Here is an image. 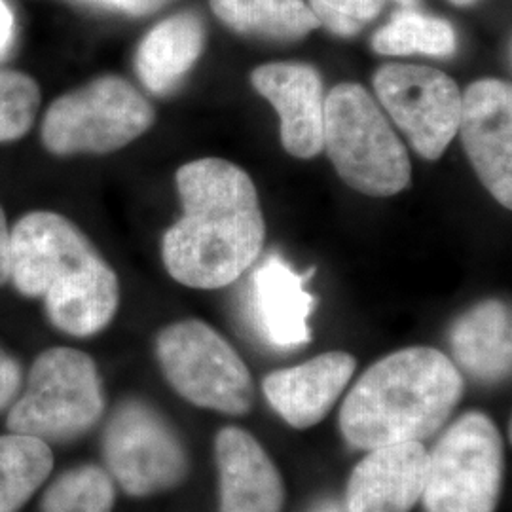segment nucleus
<instances>
[{"label":"nucleus","instance_id":"obj_29","mask_svg":"<svg viewBox=\"0 0 512 512\" xmlns=\"http://www.w3.org/2000/svg\"><path fill=\"white\" fill-rule=\"evenodd\" d=\"M311 512H348L346 507H342L340 503L336 501H325V503H319L315 509Z\"/></svg>","mask_w":512,"mask_h":512},{"label":"nucleus","instance_id":"obj_22","mask_svg":"<svg viewBox=\"0 0 512 512\" xmlns=\"http://www.w3.org/2000/svg\"><path fill=\"white\" fill-rule=\"evenodd\" d=\"M114 486L99 467H80L57 478L42 501V512H110Z\"/></svg>","mask_w":512,"mask_h":512},{"label":"nucleus","instance_id":"obj_4","mask_svg":"<svg viewBox=\"0 0 512 512\" xmlns=\"http://www.w3.org/2000/svg\"><path fill=\"white\" fill-rule=\"evenodd\" d=\"M323 148L340 179L366 196H395L412 179L401 139L359 84H338L325 97Z\"/></svg>","mask_w":512,"mask_h":512},{"label":"nucleus","instance_id":"obj_21","mask_svg":"<svg viewBox=\"0 0 512 512\" xmlns=\"http://www.w3.org/2000/svg\"><path fill=\"white\" fill-rule=\"evenodd\" d=\"M372 48L382 55L448 57L458 50V38L448 21L403 8L374 35Z\"/></svg>","mask_w":512,"mask_h":512},{"label":"nucleus","instance_id":"obj_1","mask_svg":"<svg viewBox=\"0 0 512 512\" xmlns=\"http://www.w3.org/2000/svg\"><path fill=\"white\" fill-rule=\"evenodd\" d=\"M183 215L162 243L165 270L192 289H220L262 253L266 222L255 184L239 165L203 158L177 171Z\"/></svg>","mask_w":512,"mask_h":512},{"label":"nucleus","instance_id":"obj_16","mask_svg":"<svg viewBox=\"0 0 512 512\" xmlns=\"http://www.w3.org/2000/svg\"><path fill=\"white\" fill-rule=\"evenodd\" d=\"M215 458L220 512H281L285 503L283 480L251 433L224 427L215 439Z\"/></svg>","mask_w":512,"mask_h":512},{"label":"nucleus","instance_id":"obj_14","mask_svg":"<svg viewBox=\"0 0 512 512\" xmlns=\"http://www.w3.org/2000/svg\"><path fill=\"white\" fill-rule=\"evenodd\" d=\"M313 270L296 274L279 255L268 256L251 279V319L260 338L275 349H296L311 338L310 317L315 308L306 281Z\"/></svg>","mask_w":512,"mask_h":512},{"label":"nucleus","instance_id":"obj_11","mask_svg":"<svg viewBox=\"0 0 512 512\" xmlns=\"http://www.w3.org/2000/svg\"><path fill=\"white\" fill-rule=\"evenodd\" d=\"M458 133L478 179L497 202L511 209V86L494 78L471 84L461 95Z\"/></svg>","mask_w":512,"mask_h":512},{"label":"nucleus","instance_id":"obj_25","mask_svg":"<svg viewBox=\"0 0 512 512\" xmlns=\"http://www.w3.org/2000/svg\"><path fill=\"white\" fill-rule=\"evenodd\" d=\"M19 387V368L14 359H10L0 349V408L12 401Z\"/></svg>","mask_w":512,"mask_h":512},{"label":"nucleus","instance_id":"obj_26","mask_svg":"<svg viewBox=\"0 0 512 512\" xmlns=\"http://www.w3.org/2000/svg\"><path fill=\"white\" fill-rule=\"evenodd\" d=\"M12 230L8 228L6 215L0 207V285L10 279V260H12Z\"/></svg>","mask_w":512,"mask_h":512},{"label":"nucleus","instance_id":"obj_13","mask_svg":"<svg viewBox=\"0 0 512 512\" xmlns=\"http://www.w3.org/2000/svg\"><path fill=\"white\" fill-rule=\"evenodd\" d=\"M429 452L423 442H397L368 450L349 476L348 512H410L421 501Z\"/></svg>","mask_w":512,"mask_h":512},{"label":"nucleus","instance_id":"obj_5","mask_svg":"<svg viewBox=\"0 0 512 512\" xmlns=\"http://www.w3.org/2000/svg\"><path fill=\"white\" fill-rule=\"evenodd\" d=\"M503 484V439L482 412L452 423L429 452L425 512H495Z\"/></svg>","mask_w":512,"mask_h":512},{"label":"nucleus","instance_id":"obj_7","mask_svg":"<svg viewBox=\"0 0 512 512\" xmlns=\"http://www.w3.org/2000/svg\"><path fill=\"white\" fill-rule=\"evenodd\" d=\"M158 361L175 391L200 408L243 416L255 403V385L247 365L219 332L198 319L162 330Z\"/></svg>","mask_w":512,"mask_h":512},{"label":"nucleus","instance_id":"obj_30","mask_svg":"<svg viewBox=\"0 0 512 512\" xmlns=\"http://www.w3.org/2000/svg\"><path fill=\"white\" fill-rule=\"evenodd\" d=\"M397 2H399L403 8H414L418 0H397Z\"/></svg>","mask_w":512,"mask_h":512},{"label":"nucleus","instance_id":"obj_9","mask_svg":"<svg viewBox=\"0 0 512 512\" xmlns=\"http://www.w3.org/2000/svg\"><path fill=\"white\" fill-rule=\"evenodd\" d=\"M105 461L129 495L158 494L183 482L188 461L171 425L148 404H122L105 431Z\"/></svg>","mask_w":512,"mask_h":512},{"label":"nucleus","instance_id":"obj_17","mask_svg":"<svg viewBox=\"0 0 512 512\" xmlns=\"http://www.w3.org/2000/svg\"><path fill=\"white\" fill-rule=\"evenodd\" d=\"M458 365L473 378L494 384L511 374V310L499 300L463 313L450 332Z\"/></svg>","mask_w":512,"mask_h":512},{"label":"nucleus","instance_id":"obj_24","mask_svg":"<svg viewBox=\"0 0 512 512\" xmlns=\"http://www.w3.org/2000/svg\"><path fill=\"white\" fill-rule=\"evenodd\" d=\"M385 0H310L313 16L319 25H325L332 33L351 37L357 35L368 21L376 18Z\"/></svg>","mask_w":512,"mask_h":512},{"label":"nucleus","instance_id":"obj_27","mask_svg":"<svg viewBox=\"0 0 512 512\" xmlns=\"http://www.w3.org/2000/svg\"><path fill=\"white\" fill-rule=\"evenodd\" d=\"M167 0H105L107 6L128 12L131 16H145L162 8Z\"/></svg>","mask_w":512,"mask_h":512},{"label":"nucleus","instance_id":"obj_28","mask_svg":"<svg viewBox=\"0 0 512 512\" xmlns=\"http://www.w3.org/2000/svg\"><path fill=\"white\" fill-rule=\"evenodd\" d=\"M14 14L10 6L0 0V57L8 54L12 42H14Z\"/></svg>","mask_w":512,"mask_h":512},{"label":"nucleus","instance_id":"obj_2","mask_svg":"<svg viewBox=\"0 0 512 512\" xmlns=\"http://www.w3.org/2000/svg\"><path fill=\"white\" fill-rule=\"evenodd\" d=\"M10 234V279L19 293L44 300L57 329L82 338L109 325L120 302L118 277L71 220L35 211Z\"/></svg>","mask_w":512,"mask_h":512},{"label":"nucleus","instance_id":"obj_31","mask_svg":"<svg viewBox=\"0 0 512 512\" xmlns=\"http://www.w3.org/2000/svg\"><path fill=\"white\" fill-rule=\"evenodd\" d=\"M450 2H454V4H458V6H467V4H473L476 0H450Z\"/></svg>","mask_w":512,"mask_h":512},{"label":"nucleus","instance_id":"obj_19","mask_svg":"<svg viewBox=\"0 0 512 512\" xmlns=\"http://www.w3.org/2000/svg\"><path fill=\"white\" fill-rule=\"evenodd\" d=\"M211 8L241 35L294 40L319 27L304 0H211Z\"/></svg>","mask_w":512,"mask_h":512},{"label":"nucleus","instance_id":"obj_15","mask_svg":"<svg viewBox=\"0 0 512 512\" xmlns=\"http://www.w3.org/2000/svg\"><path fill=\"white\" fill-rule=\"evenodd\" d=\"M355 372V359L330 351L304 365L275 370L264 380V395L294 429L317 425L336 404Z\"/></svg>","mask_w":512,"mask_h":512},{"label":"nucleus","instance_id":"obj_12","mask_svg":"<svg viewBox=\"0 0 512 512\" xmlns=\"http://www.w3.org/2000/svg\"><path fill=\"white\" fill-rule=\"evenodd\" d=\"M256 92L266 97L281 120V143L300 160L323 150L325 95L319 73L306 63H268L251 74Z\"/></svg>","mask_w":512,"mask_h":512},{"label":"nucleus","instance_id":"obj_20","mask_svg":"<svg viewBox=\"0 0 512 512\" xmlns=\"http://www.w3.org/2000/svg\"><path fill=\"white\" fill-rule=\"evenodd\" d=\"M54 458L35 437H0V512H16L50 475Z\"/></svg>","mask_w":512,"mask_h":512},{"label":"nucleus","instance_id":"obj_18","mask_svg":"<svg viewBox=\"0 0 512 512\" xmlns=\"http://www.w3.org/2000/svg\"><path fill=\"white\" fill-rule=\"evenodd\" d=\"M205 27L196 14L184 12L156 25L139 46L137 74L150 92H171L202 55Z\"/></svg>","mask_w":512,"mask_h":512},{"label":"nucleus","instance_id":"obj_8","mask_svg":"<svg viewBox=\"0 0 512 512\" xmlns=\"http://www.w3.org/2000/svg\"><path fill=\"white\" fill-rule=\"evenodd\" d=\"M103 406L92 357L78 349H48L33 366L27 391L10 410L8 427L35 439H67L90 429Z\"/></svg>","mask_w":512,"mask_h":512},{"label":"nucleus","instance_id":"obj_3","mask_svg":"<svg viewBox=\"0 0 512 512\" xmlns=\"http://www.w3.org/2000/svg\"><path fill=\"white\" fill-rule=\"evenodd\" d=\"M463 395V376L435 348L395 351L355 382L340 410V431L353 448L423 442L452 416Z\"/></svg>","mask_w":512,"mask_h":512},{"label":"nucleus","instance_id":"obj_6","mask_svg":"<svg viewBox=\"0 0 512 512\" xmlns=\"http://www.w3.org/2000/svg\"><path fill=\"white\" fill-rule=\"evenodd\" d=\"M152 122L154 110L141 93L118 76H103L52 103L42 141L57 156L107 154L141 137Z\"/></svg>","mask_w":512,"mask_h":512},{"label":"nucleus","instance_id":"obj_23","mask_svg":"<svg viewBox=\"0 0 512 512\" xmlns=\"http://www.w3.org/2000/svg\"><path fill=\"white\" fill-rule=\"evenodd\" d=\"M40 92L27 74L0 69V143L23 137L35 122Z\"/></svg>","mask_w":512,"mask_h":512},{"label":"nucleus","instance_id":"obj_10","mask_svg":"<svg viewBox=\"0 0 512 512\" xmlns=\"http://www.w3.org/2000/svg\"><path fill=\"white\" fill-rule=\"evenodd\" d=\"M374 90L421 158L439 160L458 135V84L431 67L385 65L374 74Z\"/></svg>","mask_w":512,"mask_h":512}]
</instances>
